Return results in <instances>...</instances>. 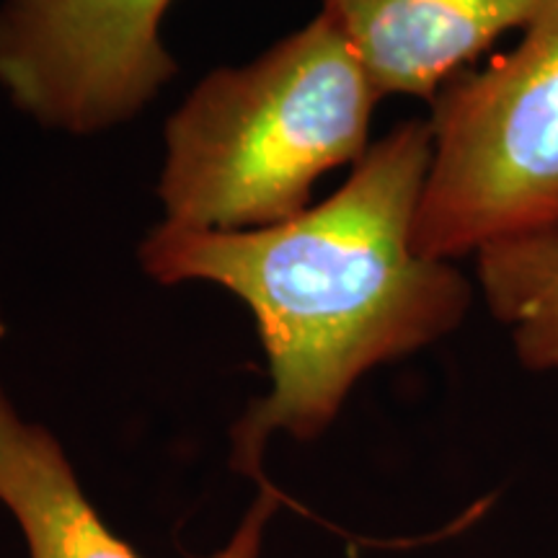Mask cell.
<instances>
[{"label": "cell", "instance_id": "7", "mask_svg": "<svg viewBox=\"0 0 558 558\" xmlns=\"http://www.w3.org/2000/svg\"><path fill=\"white\" fill-rule=\"evenodd\" d=\"M481 292L527 369H558V230L522 235L476 254Z\"/></svg>", "mask_w": 558, "mask_h": 558}, {"label": "cell", "instance_id": "1", "mask_svg": "<svg viewBox=\"0 0 558 558\" xmlns=\"http://www.w3.org/2000/svg\"><path fill=\"white\" fill-rule=\"evenodd\" d=\"M429 163V122L409 120L298 218L256 230L163 222L140 246L156 282L220 284L254 313L271 388L233 427L230 463L259 486L271 435L318 437L362 375L435 344L469 313L463 271L411 246Z\"/></svg>", "mask_w": 558, "mask_h": 558}, {"label": "cell", "instance_id": "4", "mask_svg": "<svg viewBox=\"0 0 558 558\" xmlns=\"http://www.w3.org/2000/svg\"><path fill=\"white\" fill-rule=\"evenodd\" d=\"M171 0H0V88L41 128L94 135L140 114L177 73Z\"/></svg>", "mask_w": 558, "mask_h": 558}, {"label": "cell", "instance_id": "5", "mask_svg": "<svg viewBox=\"0 0 558 558\" xmlns=\"http://www.w3.org/2000/svg\"><path fill=\"white\" fill-rule=\"evenodd\" d=\"M282 499L275 486L264 484L230 541L207 558H259L267 525ZM0 505L21 527L26 558H140L90 505L60 439L21 416L3 383Z\"/></svg>", "mask_w": 558, "mask_h": 558}, {"label": "cell", "instance_id": "6", "mask_svg": "<svg viewBox=\"0 0 558 558\" xmlns=\"http://www.w3.org/2000/svg\"><path fill=\"white\" fill-rule=\"evenodd\" d=\"M541 0H324L383 96L435 99L460 68L509 29H522Z\"/></svg>", "mask_w": 558, "mask_h": 558}, {"label": "cell", "instance_id": "2", "mask_svg": "<svg viewBox=\"0 0 558 558\" xmlns=\"http://www.w3.org/2000/svg\"><path fill=\"white\" fill-rule=\"evenodd\" d=\"M378 101L326 13L248 65L215 70L166 124V222L256 230L298 218L324 173L365 156Z\"/></svg>", "mask_w": 558, "mask_h": 558}, {"label": "cell", "instance_id": "3", "mask_svg": "<svg viewBox=\"0 0 558 558\" xmlns=\"http://www.w3.org/2000/svg\"><path fill=\"white\" fill-rule=\"evenodd\" d=\"M512 52L432 99V163L411 246L456 262L558 230V0H541Z\"/></svg>", "mask_w": 558, "mask_h": 558}]
</instances>
